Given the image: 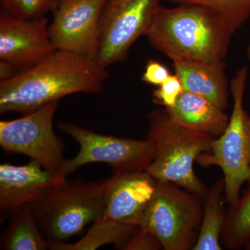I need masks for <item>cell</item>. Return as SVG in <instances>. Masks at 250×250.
I'll use <instances>...</instances> for the list:
<instances>
[{
    "label": "cell",
    "instance_id": "d4e9b609",
    "mask_svg": "<svg viewBox=\"0 0 250 250\" xmlns=\"http://www.w3.org/2000/svg\"><path fill=\"white\" fill-rule=\"evenodd\" d=\"M18 72L9 62L0 61V80L6 81L18 75Z\"/></svg>",
    "mask_w": 250,
    "mask_h": 250
},
{
    "label": "cell",
    "instance_id": "277c9868",
    "mask_svg": "<svg viewBox=\"0 0 250 250\" xmlns=\"http://www.w3.org/2000/svg\"><path fill=\"white\" fill-rule=\"evenodd\" d=\"M109 179L85 182L65 178L30 206L47 241H63L103 218Z\"/></svg>",
    "mask_w": 250,
    "mask_h": 250
},
{
    "label": "cell",
    "instance_id": "30bf717a",
    "mask_svg": "<svg viewBox=\"0 0 250 250\" xmlns=\"http://www.w3.org/2000/svg\"><path fill=\"white\" fill-rule=\"evenodd\" d=\"M108 0H59L49 25L56 49L97 61L100 23Z\"/></svg>",
    "mask_w": 250,
    "mask_h": 250
},
{
    "label": "cell",
    "instance_id": "44dd1931",
    "mask_svg": "<svg viewBox=\"0 0 250 250\" xmlns=\"http://www.w3.org/2000/svg\"><path fill=\"white\" fill-rule=\"evenodd\" d=\"M5 11L16 17L34 19L54 11L59 0H0Z\"/></svg>",
    "mask_w": 250,
    "mask_h": 250
},
{
    "label": "cell",
    "instance_id": "4fadbf2b",
    "mask_svg": "<svg viewBox=\"0 0 250 250\" xmlns=\"http://www.w3.org/2000/svg\"><path fill=\"white\" fill-rule=\"evenodd\" d=\"M66 177L46 170L30 160L24 166L0 165V208L4 213L16 210L40 200Z\"/></svg>",
    "mask_w": 250,
    "mask_h": 250
},
{
    "label": "cell",
    "instance_id": "d6986e66",
    "mask_svg": "<svg viewBox=\"0 0 250 250\" xmlns=\"http://www.w3.org/2000/svg\"><path fill=\"white\" fill-rule=\"evenodd\" d=\"M136 228V226L113 223L103 218L94 223L93 227L90 229L88 235L76 244H67L62 241H48L49 249L80 250L85 243L94 241L90 250L96 249L98 247L107 243H113L116 248L121 250L125 242Z\"/></svg>",
    "mask_w": 250,
    "mask_h": 250
},
{
    "label": "cell",
    "instance_id": "7c38bea8",
    "mask_svg": "<svg viewBox=\"0 0 250 250\" xmlns=\"http://www.w3.org/2000/svg\"><path fill=\"white\" fill-rule=\"evenodd\" d=\"M156 187V179L146 170L113 174L106 190L104 220L139 227Z\"/></svg>",
    "mask_w": 250,
    "mask_h": 250
},
{
    "label": "cell",
    "instance_id": "603a6c76",
    "mask_svg": "<svg viewBox=\"0 0 250 250\" xmlns=\"http://www.w3.org/2000/svg\"><path fill=\"white\" fill-rule=\"evenodd\" d=\"M121 250H161L164 248L156 236L137 227L128 237Z\"/></svg>",
    "mask_w": 250,
    "mask_h": 250
},
{
    "label": "cell",
    "instance_id": "2e32d148",
    "mask_svg": "<svg viewBox=\"0 0 250 250\" xmlns=\"http://www.w3.org/2000/svg\"><path fill=\"white\" fill-rule=\"evenodd\" d=\"M225 182L223 177L212 184L204 200V212L196 244L192 250H222V232L226 220Z\"/></svg>",
    "mask_w": 250,
    "mask_h": 250
},
{
    "label": "cell",
    "instance_id": "7a4b0ae2",
    "mask_svg": "<svg viewBox=\"0 0 250 250\" xmlns=\"http://www.w3.org/2000/svg\"><path fill=\"white\" fill-rule=\"evenodd\" d=\"M233 33L210 10L190 4L159 6L146 36L156 50L174 61H223Z\"/></svg>",
    "mask_w": 250,
    "mask_h": 250
},
{
    "label": "cell",
    "instance_id": "6da1fadb",
    "mask_svg": "<svg viewBox=\"0 0 250 250\" xmlns=\"http://www.w3.org/2000/svg\"><path fill=\"white\" fill-rule=\"evenodd\" d=\"M108 77L97 61L57 49L36 66L0 82V113L26 115L72 94L101 93Z\"/></svg>",
    "mask_w": 250,
    "mask_h": 250
},
{
    "label": "cell",
    "instance_id": "5bb4252c",
    "mask_svg": "<svg viewBox=\"0 0 250 250\" xmlns=\"http://www.w3.org/2000/svg\"><path fill=\"white\" fill-rule=\"evenodd\" d=\"M172 62L174 74L180 79L184 90L201 95L224 111L229 107V86L223 61Z\"/></svg>",
    "mask_w": 250,
    "mask_h": 250
},
{
    "label": "cell",
    "instance_id": "e0dca14e",
    "mask_svg": "<svg viewBox=\"0 0 250 250\" xmlns=\"http://www.w3.org/2000/svg\"><path fill=\"white\" fill-rule=\"evenodd\" d=\"M1 249H49L48 241L41 232L30 206L22 207L13 213L9 228L1 243Z\"/></svg>",
    "mask_w": 250,
    "mask_h": 250
},
{
    "label": "cell",
    "instance_id": "ba28073f",
    "mask_svg": "<svg viewBox=\"0 0 250 250\" xmlns=\"http://www.w3.org/2000/svg\"><path fill=\"white\" fill-rule=\"evenodd\" d=\"M59 101L13 121L0 122V146L4 151L23 154L46 170L59 174L65 159V146L54 132V117Z\"/></svg>",
    "mask_w": 250,
    "mask_h": 250
},
{
    "label": "cell",
    "instance_id": "52a82bcc",
    "mask_svg": "<svg viewBox=\"0 0 250 250\" xmlns=\"http://www.w3.org/2000/svg\"><path fill=\"white\" fill-rule=\"evenodd\" d=\"M58 128L80 145L77 155L62 164L59 171L62 177L93 163L111 166L113 174L146 170L154 160V147L150 140L100 134L71 123H60Z\"/></svg>",
    "mask_w": 250,
    "mask_h": 250
},
{
    "label": "cell",
    "instance_id": "cb8c5ba5",
    "mask_svg": "<svg viewBox=\"0 0 250 250\" xmlns=\"http://www.w3.org/2000/svg\"><path fill=\"white\" fill-rule=\"evenodd\" d=\"M170 75L168 69L165 65H163L160 62L150 59L146 64V69L142 76V81L149 84L159 86L170 76Z\"/></svg>",
    "mask_w": 250,
    "mask_h": 250
},
{
    "label": "cell",
    "instance_id": "ffe728a7",
    "mask_svg": "<svg viewBox=\"0 0 250 250\" xmlns=\"http://www.w3.org/2000/svg\"><path fill=\"white\" fill-rule=\"evenodd\" d=\"M177 4L199 5L215 13L234 34L250 18V0H170Z\"/></svg>",
    "mask_w": 250,
    "mask_h": 250
},
{
    "label": "cell",
    "instance_id": "9c48e42d",
    "mask_svg": "<svg viewBox=\"0 0 250 250\" xmlns=\"http://www.w3.org/2000/svg\"><path fill=\"white\" fill-rule=\"evenodd\" d=\"M161 0H108L100 23L98 62L108 67L125 62L130 48L150 27Z\"/></svg>",
    "mask_w": 250,
    "mask_h": 250
},
{
    "label": "cell",
    "instance_id": "484cf974",
    "mask_svg": "<svg viewBox=\"0 0 250 250\" xmlns=\"http://www.w3.org/2000/svg\"><path fill=\"white\" fill-rule=\"evenodd\" d=\"M247 53H248V59L250 61V44L248 45V49H247Z\"/></svg>",
    "mask_w": 250,
    "mask_h": 250
},
{
    "label": "cell",
    "instance_id": "3957f363",
    "mask_svg": "<svg viewBox=\"0 0 250 250\" xmlns=\"http://www.w3.org/2000/svg\"><path fill=\"white\" fill-rule=\"evenodd\" d=\"M147 118L154 158L146 170L156 180L172 182L205 200L208 188L195 174L194 162L216 138L176 124L164 107L152 110Z\"/></svg>",
    "mask_w": 250,
    "mask_h": 250
},
{
    "label": "cell",
    "instance_id": "9a60e30c",
    "mask_svg": "<svg viewBox=\"0 0 250 250\" xmlns=\"http://www.w3.org/2000/svg\"><path fill=\"white\" fill-rule=\"evenodd\" d=\"M176 124L218 138L223 134L230 117L201 95L184 90L172 107L166 108Z\"/></svg>",
    "mask_w": 250,
    "mask_h": 250
},
{
    "label": "cell",
    "instance_id": "ac0fdd59",
    "mask_svg": "<svg viewBox=\"0 0 250 250\" xmlns=\"http://www.w3.org/2000/svg\"><path fill=\"white\" fill-rule=\"evenodd\" d=\"M220 243L230 250L246 248L250 243V186L227 211Z\"/></svg>",
    "mask_w": 250,
    "mask_h": 250
},
{
    "label": "cell",
    "instance_id": "7402d4cb",
    "mask_svg": "<svg viewBox=\"0 0 250 250\" xmlns=\"http://www.w3.org/2000/svg\"><path fill=\"white\" fill-rule=\"evenodd\" d=\"M184 91L183 84L176 74L170 75L153 92V101L163 107H172L177 103L179 95Z\"/></svg>",
    "mask_w": 250,
    "mask_h": 250
},
{
    "label": "cell",
    "instance_id": "8992f818",
    "mask_svg": "<svg viewBox=\"0 0 250 250\" xmlns=\"http://www.w3.org/2000/svg\"><path fill=\"white\" fill-rule=\"evenodd\" d=\"M204 200L167 181L156 180L155 192L139 227L158 238L164 250H190L196 244Z\"/></svg>",
    "mask_w": 250,
    "mask_h": 250
},
{
    "label": "cell",
    "instance_id": "5b68a950",
    "mask_svg": "<svg viewBox=\"0 0 250 250\" xmlns=\"http://www.w3.org/2000/svg\"><path fill=\"white\" fill-rule=\"evenodd\" d=\"M248 77V69L243 67L231 80L233 109L228 126L209 150L196 160L203 167L217 166L223 171L225 200L229 207L239 200L243 184L250 182V115L244 108Z\"/></svg>",
    "mask_w": 250,
    "mask_h": 250
},
{
    "label": "cell",
    "instance_id": "8fae6325",
    "mask_svg": "<svg viewBox=\"0 0 250 250\" xmlns=\"http://www.w3.org/2000/svg\"><path fill=\"white\" fill-rule=\"evenodd\" d=\"M56 50L45 16L26 19L1 11L0 60L11 63L18 73L36 66Z\"/></svg>",
    "mask_w": 250,
    "mask_h": 250
},
{
    "label": "cell",
    "instance_id": "4316f807",
    "mask_svg": "<svg viewBox=\"0 0 250 250\" xmlns=\"http://www.w3.org/2000/svg\"><path fill=\"white\" fill-rule=\"evenodd\" d=\"M245 249L247 250H250V243L246 246V248H245Z\"/></svg>",
    "mask_w": 250,
    "mask_h": 250
}]
</instances>
